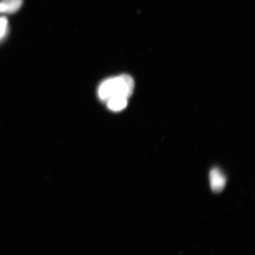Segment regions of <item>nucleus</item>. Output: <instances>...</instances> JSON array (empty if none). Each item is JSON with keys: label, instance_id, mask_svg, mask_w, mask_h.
<instances>
[{"label": "nucleus", "instance_id": "nucleus-1", "mask_svg": "<svg viewBox=\"0 0 255 255\" xmlns=\"http://www.w3.org/2000/svg\"><path fill=\"white\" fill-rule=\"evenodd\" d=\"M134 88V81L128 75H122L105 80L98 89L100 100L106 102L115 97L129 98Z\"/></svg>", "mask_w": 255, "mask_h": 255}, {"label": "nucleus", "instance_id": "nucleus-2", "mask_svg": "<svg viewBox=\"0 0 255 255\" xmlns=\"http://www.w3.org/2000/svg\"><path fill=\"white\" fill-rule=\"evenodd\" d=\"M210 187L216 193H219L224 189L226 184V177L218 168H213L209 173Z\"/></svg>", "mask_w": 255, "mask_h": 255}, {"label": "nucleus", "instance_id": "nucleus-3", "mask_svg": "<svg viewBox=\"0 0 255 255\" xmlns=\"http://www.w3.org/2000/svg\"><path fill=\"white\" fill-rule=\"evenodd\" d=\"M23 5V0H1L0 14H10L18 11Z\"/></svg>", "mask_w": 255, "mask_h": 255}, {"label": "nucleus", "instance_id": "nucleus-4", "mask_svg": "<svg viewBox=\"0 0 255 255\" xmlns=\"http://www.w3.org/2000/svg\"><path fill=\"white\" fill-rule=\"evenodd\" d=\"M128 98L124 97H115L111 98L105 103L107 107L111 111L119 112L126 108L128 105Z\"/></svg>", "mask_w": 255, "mask_h": 255}, {"label": "nucleus", "instance_id": "nucleus-5", "mask_svg": "<svg viewBox=\"0 0 255 255\" xmlns=\"http://www.w3.org/2000/svg\"><path fill=\"white\" fill-rule=\"evenodd\" d=\"M8 30V21L7 18L2 16L0 17V41L4 39Z\"/></svg>", "mask_w": 255, "mask_h": 255}]
</instances>
